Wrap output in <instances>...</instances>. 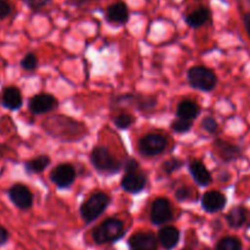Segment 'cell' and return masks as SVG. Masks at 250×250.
Here are the masks:
<instances>
[{
  "label": "cell",
  "mask_w": 250,
  "mask_h": 250,
  "mask_svg": "<svg viewBox=\"0 0 250 250\" xmlns=\"http://www.w3.org/2000/svg\"><path fill=\"white\" fill-rule=\"evenodd\" d=\"M124 222L119 219H115V217H110L93 229L92 236L97 244H106L119 241L124 236Z\"/></svg>",
  "instance_id": "1"
},
{
  "label": "cell",
  "mask_w": 250,
  "mask_h": 250,
  "mask_svg": "<svg viewBox=\"0 0 250 250\" xmlns=\"http://www.w3.org/2000/svg\"><path fill=\"white\" fill-rule=\"evenodd\" d=\"M111 198L104 192L93 193L87 200L81 205V216L85 224H92L98 219L109 207Z\"/></svg>",
  "instance_id": "2"
},
{
  "label": "cell",
  "mask_w": 250,
  "mask_h": 250,
  "mask_svg": "<svg viewBox=\"0 0 250 250\" xmlns=\"http://www.w3.org/2000/svg\"><path fill=\"white\" fill-rule=\"evenodd\" d=\"M187 78L190 87L203 92H210L215 89L217 84V77L214 71L204 66H195L189 68Z\"/></svg>",
  "instance_id": "3"
},
{
  "label": "cell",
  "mask_w": 250,
  "mask_h": 250,
  "mask_svg": "<svg viewBox=\"0 0 250 250\" xmlns=\"http://www.w3.org/2000/svg\"><path fill=\"white\" fill-rule=\"evenodd\" d=\"M90 161L94 168L99 172L114 175L119 172L121 168V164L117 163L111 156L110 151L105 146H95L90 154Z\"/></svg>",
  "instance_id": "4"
},
{
  "label": "cell",
  "mask_w": 250,
  "mask_h": 250,
  "mask_svg": "<svg viewBox=\"0 0 250 250\" xmlns=\"http://www.w3.org/2000/svg\"><path fill=\"white\" fill-rule=\"evenodd\" d=\"M168 146V139L163 134L150 133L144 136L139 141L138 149L142 155L156 156L166 150Z\"/></svg>",
  "instance_id": "5"
},
{
  "label": "cell",
  "mask_w": 250,
  "mask_h": 250,
  "mask_svg": "<svg viewBox=\"0 0 250 250\" xmlns=\"http://www.w3.org/2000/svg\"><path fill=\"white\" fill-rule=\"evenodd\" d=\"M7 197L20 210H28L33 205V194L23 183H15L7 190Z\"/></svg>",
  "instance_id": "6"
},
{
  "label": "cell",
  "mask_w": 250,
  "mask_h": 250,
  "mask_svg": "<svg viewBox=\"0 0 250 250\" xmlns=\"http://www.w3.org/2000/svg\"><path fill=\"white\" fill-rule=\"evenodd\" d=\"M172 217V207H171L170 200L166 198H158L154 200L150 210V220L153 225H156V226L164 225L171 221Z\"/></svg>",
  "instance_id": "7"
},
{
  "label": "cell",
  "mask_w": 250,
  "mask_h": 250,
  "mask_svg": "<svg viewBox=\"0 0 250 250\" xmlns=\"http://www.w3.org/2000/svg\"><path fill=\"white\" fill-rule=\"evenodd\" d=\"M59 105V102L53 94L39 93L33 95L28 102V109L33 115H43L51 111Z\"/></svg>",
  "instance_id": "8"
},
{
  "label": "cell",
  "mask_w": 250,
  "mask_h": 250,
  "mask_svg": "<svg viewBox=\"0 0 250 250\" xmlns=\"http://www.w3.org/2000/svg\"><path fill=\"white\" fill-rule=\"evenodd\" d=\"M76 170L70 164H60L50 172V180L58 188H68L76 180Z\"/></svg>",
  "instance_id": "9"
},
{
  "label": "cell",
  "mask_w": 250,
  "mask_h": 250,
  "mask_svg": "<svg viewBox=\"0 0 250 250\" xmlns=\"http://www.w3.org/2000/svg\"><path fill=\"white\" fill-rule=\"evenodd\" d=\"M105 20L109 23L117 24V26L127 23L129 20L128 5L124 0H116L111 2L105 10Z\"/></svg>",
  "instance_id": "10"
},
{
  "label": "cell",
  "mask_w": 250,
  "mask_h": 250,
  "mask_svg": "<svg viewBox=\"0 0 250 250\" xmlns=\"http://www.w3.org/2000/svg\"><path fill=\"white\" fill-rule=\"evenodd\" d=\"M0 104L2 107L10 110V111H16L21 109L23 104V98H22L21 90L15 85L5 87L0 93Z\"/></svg>",
  "instance_id": "11"
},
{
  "label": "cell",
  "mask_w": 250,
  "mask_h": 250,
  "mask_svg": "<svg viewBox=\"0 0 250 250\" xmlns=\"http://www.w3.org/2000/svg\"><path fill=\"white\" fill-rule=\"evenodd\" d=\"M227 203L226 195L222 194L219 190H209L202 198L203 209L210 214H215L225 209Z\"/></svg>",
  "instance_id": "12"
},
{
  "label": "cell",
  "mask_w": 250,
  "mask_h": 250,
  "mask_svg": "<svg viewBox=\"0 0 250 250\" xmlns=\"http://www.w3.org/2000/svg\"><path fill=\"white\" fill-rule=\"evenodd\" d=\"M121 187L127 193H132V194L141 193L146 187V176L139 171L126 173L121 181Z\"/></svg>",
  "instance_id": "13"
},
{
  "label": "cell",
  "mask_w": 250,
  "mask_h": 250,
  "mask_svg": "<svg viewBox=\"0 0 250 250\" xmlns=\"http://www.w3.org/2000/svg\"><path fill=\"white\" fill-rule=\"evenodd\" d=\"M131 250H156L158 241L153 233H136L128 239Z\"/></svg>",
  "instance_id": "14"
},
{
  "label": "cell",
  "mask_w": 250,
  "mask_h": 250,
  "mask_svg": "<svg viewBox=\"0 0 250 250\" xmlns=\"http://www.w3.org/2000/svg\"><path fill=\"white\" fill-rule=\"evenodd\" d=\"M189 167V172L192 175L193 180L197 185H199L200 187H207L211 183V173L208 170L207 166L202 163L200 160H192L188 165Z\"/></svg>",
  "instance_id": "15"
},
{
  "label": "cell",
  "mask_w": 250,
  "mask_h": 250,
  "mask_svg": "<svg viewBox=\"0 0 250 250\" xmlns=\"http://www.w3.org/2000/svg\"><path fill=\"white\" fill-rule=\"evenodd\" d=\"M211 20V10L207 6H200L185 16V21L190 28H199Z\"/></svg>",
  "instance_id": "16"
},
{
  "label": "cell",
  "mask_w": 250,
  "mask_h": 250,
  "mask_svg": "<svg viewBox=\"0 0 250 250\" xmlns=\"http://www.w3.org/2000/svg\"><path fill=\"white\" fill-rule=\"evenodd\" d=\"M214 146L219 151V155L225 161H234L242 156V151L239 146L229 143L226 141H222V139H216L214 142Z\"/></svg>",
  "instance_id": "17"
},
{
  "label": "cell",
  "mask_w": 250,
  "mask_h": 250,
  "mask_svg": "<svg viewBox=\"0 0 250 250\" xmlns=\"http://www.w3.org/2000/svg\"><path fill=\"white\" fill-rule=\"evenodd\" d=\"M158 238L164 248L171 250L175 248L180 242V231L173 226H166L160 229Z\"/></svg>",
  "instance_id": "18"
},
{
  "label": "cell",
  "mask_w": 250,
  "mask_h": 250,
  "mask_svg": "<svg viewBox=\"0 0 250 250\" xmlns=\"http://www.w3.org/2000/svg\"><path fill=\"white\" fill-rule=\"evenodd\" d=\"M200 114V107L199 105L195 102L192 100H183L178 104L177 110H176V115L178 116V119L183 120H190L193 121L194 119H197Z\"/></svg>",
  "instance_id": "19"
},
{
  "label": "cell",
  "mask_w": 250,
  "mask_h": 250,
  "mask_svg": "<svg viewBox=\"0 0 250 250\" xmlns=\"http://www.w3.org/2000/svg\"><path fill=\"white\" fill-rule=\"evenodd\" d=\"M248 219V211L244 207H234L226 215V220L232 229H241Z\"/></svg>",
  "instance_id": "20"
},
{
  "label": "cell",
  "mask_w": 250,
  "mask_h": 250,
  "mask_svg": "<svg viewBox=\"0 0 250 250\" xmlns=\"http://www.w3.org/2000/svg\"><path fill=\"white\" fill-rule=\"evenodd\" d=\"M50 158L48 155H41L38 158H34L24 163V170L29 175L33 173H41L50 165Z\"/></svg>",
  "instance_id": "21"
},
{
  "label": "cell",
  "mask_w": 250,
  "mask_h": 250,
  "mask_svg": "<svg viewBox=\"0 0 250 250\" xmlns=\"http://www.w3.org/2000/svg\"><path fill=\"white\" fill-rule=\"evenodd\" d=\"M216 250H243V247L236 237H225L217 243Z\"/></svg>",
  "instance_id": "22"
},
{
  "label": "cell",
  "mask_w": 250,
  "mask_h": 250,
  "mask_svg": "<svg viewBox=\"0 0 250 250\" xmlns=\"http://www.w3.org/2000/svg\"><path fill=\"white\" fill-rule=\"evenodd\" d=\"M20 65H21V67L23 68L24 71H34L38 67L39 61L33 53H28L23 56V59L21 60Z\"/></svg>",
  "instance_id": "23"
},
{
  "label": "cell",
  "mask_w": 250,
  "mask_h": 250,
  "mask_svg": "<svg viewBox=\"0 0 250 250\" xmlns=\"http://www.w3.org/2000/svg\"><path fill=\"white\" fill-rule=\"evenodd\" d=\"M193 126V122L190 120H183L177 119L171 124V128L172 131L177 132V133H186V132L190 131Z\"/></svg>",
  "instance_id": "24"
},
{
  "label": "cell",
  "mask_w": 250,
  "mask_h": 250,
  "mask_svg": "<svg viewBox=\"0 0 250 250\" xmlns=\"http://www.w3.org/2000/svg\"><path fill=\"white\" fill-rule=\"evenodd\" d=\"M115 125H116L117 128L120 129H127L132 126V124L134 122V119L128 114H121L119 116H116V119L114 120Z\"/></svg>",
  "instance_id": "25"
},
{
  "label": "cell",
  "mask_w": 250,
  "mask_h": 250,
  "mask_svg": "<svg viewBox=\"0 0 250 250\" xmlns=\"http://www.w3.org/2000/svg\"><path fill=\"white\" fill-rule=\"evenodd\" d=\"M182 166H183V161H181L180 159L175 158V159H170V160L165 161V163L163 164V170L166 175H171V173L175 172V171L180 170Z\"/></svg>",
  "instance_id": "26"
},
{
  "label": "cell",
  "mask_w": 250,
  "mask_h": 250,
  "mask_svg": "<svg viewBox=\"0 0 250 250\" xmlns=\"http://www.w3.org/2000/svg\"><path fill=\"white\" fill-rule=\"evenodd\" d=\"M156 106V99L151 97H144V98H137V107L139 110H143V111H146V110L154 109Z\"/></svg>",
  "instance_id": "27"
},
{
  "label": "cell",
  "mask_w": 250,
  "mask_h": 250,
  "mask_svg": "<svg viewBox=\"0 0 250 250\" xmlns=\"http://www.w3.org/2000/svg\"><path fill=\"white\" fill-rule=\"evenodd\" d=\"M202 127L208 132V133H216L217 128H219V125H217L216 120L211 116L204 117V120L202 121Z\"/></svg>",
  "instance_id": "28"
},
{
  "label": "cell",
  "mask_w": 250,
  "mask_h": 250,
  "mask_svg": "<svg viewBox=\"0 0 250 250\" xmlns=\"http://www.w3.org/2000/svg\"><path fill=\"white\" fill-rule=\"evenodd\" d=\"M12 10L14 6L9 0H0V21L7 19L12 14Z\"/></svg>",
  "instance_id": "29"
},
{
  "label": "cell",
  "mask_w": 250,
  "mask_h": 250,
  "mask_svg": "<svg viewBox=\"0 0 250 250\" xmlns=\"http://www.w3.org/2000/svg\"><path fill=\"white\" fill-rule=\"evenodd\" d=\"M23 2L32 11H38V10L43 9L46 5L50 4L51 0H23Z\"/></svg>",
  "instance_id": "30"
},
{
  "label": "cell",
  "mask_w": 250,
  "mask_h": 250,
  "mask_svg": "<svg viewBox=\"0 0 250 250\" xmlns=\"http://www.w3.org/2000/svg\"><path fill=\"white\" fill-rule=\"evenodd\" d=\"M124 168L126 173L136 172V171L139 170V163L136 160V159L128 158L124 161Z\"/></svg>",
  "instance_id": "31"
},
{
  "label": "cell",
  "mask_w": 250,
  "mask_h": 250,
  "mask_svg": "<svg viewBox=\"0 0 250 250\" xmlns=\"http://www.w3.org/2000/svg\"><path fill=\"white\" fill-rule=\"evenodd\" d=\"M189 194H190V190L188 189L187 187H180L177 190H176V198H177L178 200H187L188 198H189Z\"/></svg>",
  "instance_id": "32"
},
{
  "label": "cell",
  "mask_w": 250,
  "mask_h": 250,
  "mask_svg": "<svg viewBox=\"0 0 250 250\" xmlns=\"http://www.w3.org/2000/svg\"><path fill=\"white\" fill-rule=\"evenodd\" d=\"M7 239H9V232H7V229L5 227H2L0 225V247L4 246L7 242Z\"/></svg>",
  "instance_id": "33"
},
{
  "label": "cell",
  "mask_w": 250,
  "mask_h": 250,
  "mask_svg": "<svg viewBox=\"0 0 250 250\" xmlns=\"http://www.w3.org/2000/svg\"><path fill=\"white\" fill-rule=\"evenodd\" d=\"M243 23H244V27H246L247 33H248V36L250 38V11L247 12V14H244Z\"/></svg>",
  "instance_id": "34"
},
{
  "label": "cell",
  "mask_w": 250,
  "mask_h": 250,
  "mask_svg": "<svg viewBox=\"0 0 250 250\" xmlns=\"http://www.w3.org/2000/svg\"><path fill=\"white\" fill-rule=\"evenodd\" d=\"M95 1H99V0H71L73 5L76 6H82V5L85 4H89V2H95Z\"/></svg>",
  "instance_id": "35"
}]
</instances>
